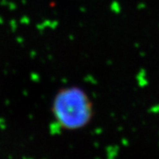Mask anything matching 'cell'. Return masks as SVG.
Returning a JSON list of instances; mask_svg holds the SVG:
<instances>
[{"mask_svg": "<svg viewBox=\"0 0 159 159\" xmlns=\"http://www.w3.org/2000/svg\"><path fill=\"white\" fill-rule=\"evenodd\" d=\"M51 112L58 126L67 131L80 130L94 117L90 97L78 86H68L57 91L51 104Z\"/></svg>", "mask_w": 159, "mask_h": 159, "instance_id": "cell-1", "label": "cell"}]
</instances>
